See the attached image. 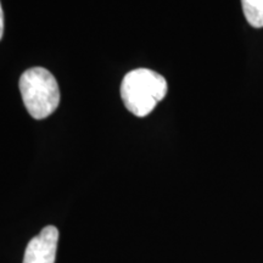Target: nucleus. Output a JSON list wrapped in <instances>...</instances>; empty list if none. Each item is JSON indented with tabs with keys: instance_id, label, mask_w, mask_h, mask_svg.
I'll use <instances>...</instances> for the list:
<instances>
[{
	"instance_id": "obj_1",
	"label": "nucleus",
	"mask_w": 263,
	"mask_h": 263,
	"mask_svg": "<svg viewBox=\"0 0 263 263\" xmlns=\"http://www.w3.org/2000/svg\"><path fill=\"white\" fill-rule=\"evenodd\" d=\"M167 94V82L162 76L147 68H137L124 76L121 98L127 110L137 117H145Z\"/></svg>"
},
{
	"instance_id": "obj_2",
	"label": "nucleus",
	"mask_w": 263,
	"mask_h": 263,
	"mask_svg": "<svg viewBox=\"0 0 263 263\" xmlns=\"http://www.w3.org/2000/svg\"><path fill=\"white\" fill-rule=\"evenodd\" d=\"M20 91L29 115L35 120L50 116L60 103L58 82L43 67H33L20 78Z\"/></svg>"
},
{
	"instance_id": "obj_3",
	"label": "nucleus",
	"mask_w": 263,
	"mask_h": 263,
	"mask_svg": "<svg viewBox=\"0 0 263 263\" xmlns=\"http://www.w3.org/2000/svg\"><path fill=\"white\" fill-rule=\"evenodd\" d=\"M59 241V229L48 226L37 236L29 240L25 250L24 263H55Z\"/></svg>"
},
{
	"instance_id": "obj_4",
	"label": "nucleus",
	"mask_w": 263,
	"mask_h": 263,
	"mask_svg": "<svg viewBox=\"0 0 263 263\" xmlns=\"http://www.w3.org/2000/svg\"><path fill=\"white\" fill-rule=\"evenodd\" d=\"M242 11L252 27H263V0H241Z\"/></svg>"
},
{
	"instance_id": "obj_5",
	"label": "nucleus",
	"mask_w": 263,
	"mask_h": 263,
	"mask_svg": "<svg viewBox=\"0 0 263 263\" xmlns=\"http://www.w3.org/2000/svg\"><path fill=\"white\" fill-rule=\"evenodd\" d=\"M3 33H4V12H3L2 4H0V39L3 38Z\"/></svg>"
}]
</instances>
